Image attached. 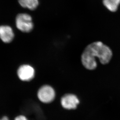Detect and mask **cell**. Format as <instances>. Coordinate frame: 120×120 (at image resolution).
Instances as JSON below:
<instances>
[{"mask_svg":"<svg viewBox=\"0 0 120 120\" xmlns=\"http://www.w3.org/2000/svg\"><path fill=\"white\" fill-rule=\"evenodd\" d=\"M0 120H9L8 118L7 117H4L2 119H0Z\"/></svg>","mask_w":120,"mask_h":120,"instance_id":"10","label":"cell"},{"mask_svg":"<svg viewBox=\"0 0 120 120\" xmlns=\"http://www.w3.org/2000/svg\"><path fill=\"white\" fill-rule=\"evenodd\" d=\"M15 23L18 29L22 32L29 33L33 29L32 18L27 13L18 14L15 19Z\"/></svg>","mask_w":120,"mask_h":120,"instance_id":"2","label":"cell"},{"mask_svg":"<svg viewBox=\"0 0 120 120\" xmlns=\"http://www.w3.org/2000/svg\"><path fill=\"white\" fill-rule=\"evenodd\" d=\"M14 120H29L25 116H19L16 117Z\"/></svg>","mask_w":120,"mask_h":120,"instance_id":"9","label":"cell"},{"mask_svg":"<svg viewBox=\"0 0 120 120\" xmlns=\"http://www.w3.org/2000/svg\"><path fill=\"white\" fill-rule=\"evenodd\" d=\"M104 6L112 12L117 11L120 4V0H103Z\"/></svg>","mask_w":120,"mask_h":120,"instance_id":"8","label":"cell"},{"mask_svg":"<svg viewBox=\"0 0 120 120\" xmlns=\"http://www.w3.org/2000/svg\"><path fill=\"white\" fill-rule=\"evenodd\" d=\"M14 32L12 28L8 26H0V39L5 43H9L14 38Z\"/></svg>","mask_w":120,"mask_h":120,"instance_id":"6","label":"cell"},{"mask_svg":"<svg viewBox=\"0 0 120 120\" xmlns=\"http://www.w3.org/2000/svg\"><path fill=\"white\" fill-rule=\"evenodd\" d=\"M56 95L54 89L49 85L42 86L37 93L38 99L45 103H49L53 101L56 97Z\"/></svg>","mask_w":120,"mask_h":120,"instance_id":"3","label":"cell"},{"mask_svg":"<svg viewBox=\"0 0 120 120\" xmlns=\"http://www.w3.org/2000/svg\"><path fill=\"white\" fill-rule=\"evenodd\" d=\"M113 53L107 45L100 41H96L88 45L81 55V61L86 69L92 71L97 68V59L103 65L107 64L112 58Z\"/></svg>","mask_w":120,"mask_h":120,"instance_id":"1","label":"cell"},{"mask_svg":"<svg viewBox=\"0 0 120 120\" xmlns=\"http://www.w3.org/2000/svg\"><path fill=\"white\" fill-rule=\"evenodd\" d=\"M79 102L78 98L73 94H66L61 99V105L64 108L68 110L76 109Z\"/></svg>","mask_w":120,"mask_h":120,"instance_id":"5","label":"cell"},{"mask_svg":"<svg viewBox=\"0 0 120 120\" xmlns=\"http://www.w3.org/2000/svg\"><path fill=\"white\" fill-rule=\"evenodd\" d=\"M18 1L22 7L30 10H35L39 5L38 0H19Z\"/></svg>","mask_w":120,"mask_h":120,"instance_id":"7","label":"cell"},{"mask_svg":"<svg viewBox=\"0 0 120 120\" xmlns=\"http://www.w3.org/2000/svg\"><path fill=\"white\" fill-rule=\"evenodd\" d=\"M17 74L21 81L29 82L34 77L35 71L33 67L30 65L23 64L19 67Z\"/></svg>","mask_w":120,"mask_h":120,"instance_id":"4","label":"cell"}]
</instances>
